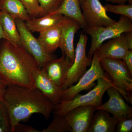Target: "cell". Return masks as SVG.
I'll return each mask as SVG.
<instances>
[{"instance_id":"cell-32","label":"cell","mask_w":132,"mask_h":132,"mask_svg":"<svg viewBox=\"0 0 132 132\" xmlns=\"http://www.w3.org/2000/svg\"><path fill=\"white\" fill-rule=\"evenodd\" d=\"M0 11H1V10H0ZM2 39L6 40V38L4 32H3L1 22H0V41H1Z\"/></svg>"},{"instance_id":"cell-5","label":"cell","mask_w":132,"mask_h":132,"mask_svg":"<svg viewBox=\"0 0 132 132\" xmlns=\"http://www.w3.org/2000/svg\"><path fill=\"white\" fill-rule=\"evenodd\" d=\"M104 71L112 78L113 86L119 91L126 101L132 104V79L123 60L119 59H100Z\"/></svg>"},{"instance_id":"cell-3","label":"cell","mask_w":132,"mask_h":132,"mask_svg":"<svg viewBox=\"0 0 132 132\" xmlns=\"http://www.w3.org/2000/svg\"><path fill=\"white\" fill-rule=\"evenodd\" d=\"M97 85L94 87L84 95L79 94L76 95L71 100L62 101L55 105L53 111L54 114L63 116L77 107L81 106H92L98 107L102 104L103 95L109 88L112 86V81L108 77L101 78L97 80Z\"/></svg>"},{"instance_id":"cell-30","label":"cell","mask_w":132,"mask_h":132,"mask_svg":"<svg viewBox=\"0 0 132 132\" xmlns=\"http://www.w3.org/2000/svg\"><path fill=\"white\" fill-rule=\"evenodd\" d=\"M7 85L0 78V103L3 101Z\"/></svg>"},{"instance_id":"cell-22","label":"cell","mask_w":132,"mask_h":132,"mask_svg":"<svg viewBox=\"0 0 132 132\" xmlns=\"http://www.w3.org/2000/svg\"><path fill=\"white\" fill-rule=\"evenodd\" d=\"M52 122L41 132H72L70 125L64 116L54 114Z\"/></svg>"},{"instance_id":"cell-9","label":"cell","mask_w":132,"mask_h":132,"mask_svg":"<svg viewBox=\"0 0 132 132\" xmlns=\"http://www.w3.org/2000/svg\"><path fill=\"white\" fill-rule=\"evenodd\" d=\"M80 7L87 27L108 26L116 21L108 16L100 0H84Z\"/></svg>"},{"instance_id":"cell-2","label":"cell","mask_w":132,"mask_h":132,"mask_svg":"<svg viewBox=\"0 0 132 132\" xmlns=\"http://www.w3.org/2000/svg\"><path fill=\"white\" fill-rule=\"evenodd\" d=\"M35 60L21 46L4 40L0 47V78L7 85L34 88Z\"/></svg>"},{"instance_id":"cell-19","label":"cell","mask_w":132,"mask_h":132,"mask_svg":"<svg viewBox=\"0 0 132 132\" xmlns=\"http://www.w3.org/2000/svg\"><path fill=\"white\" fill-rule=\"evenodd\" d=\"M63 22L53 28L39 33L38 39L48 54H52L59 47Z\"/></svg>"},{"instance_id":"cell-4","label":"cell","mask_w":132,"mask_h":132,"mask_svg":"<svg viewBox=\"0 0 132 132\" xmlns=\"http://www.w3.org/2000/svg\"><path fill=\"white\" fill-rule=\"evenodd\" d=\"M84 32L91 36V46L88 57L92 59L97 48L106 41L119 36L123 33L132 32V20L124 16L115 23L107 26L88 27L83 28Z\"/></svg>"},{"instance_id":"cell-13","label":"cell","mask_w":132,"mask_h":132,"mask_svg":"<svg viewBox=\"0 0 132 132\" xmlns=\"http://www.w3.org/2000/svg\"><path fill=\"white\" fill-rule=\"evenodd\" d=\"M81 28L79 23L71 18L65 16L62 27L59 48L64 55L73 62L75 50L74 40L76 34Z\"/></svg>"},{"instance_id":"cell-27","label":"cell","mask_w":132,"mask_h":132,"mask_svg":"<svg viewBox=\"0 0 132 132\" xmlns=\"http://www.w3.org/2000/svg\"><path fill=\"white\" fill-rule=\"evenodd\" d=\"M132 118H127L118 121L115 128V132H131Z\"/></svg>"},{"instance_id":"cell-21","label":"cell","mask_w":132,"mask_h":132,"mask_svg":"<svg viewBox=\"0 0 132 132\" xmlns=\"http://www.w3.org/2000/svg\"><path fill=\"white\" fill-rule=\"evenodd\" d=\"M0 10L15 20L18 19L26 22L31 18L19 0H0Z\"/></svg>"},{"instance_id":"cell-11","label":"cell","mask_w":132,"mask_h":132,"mask_svg":"<svg viewBox=\"0 0 132 132\" xmlns=\"http://www.w3.org/2000/svg\"><path fill=\"white\" fill-rule=\"evenodd\" d=\"M96 111L95 107L81 106L73 109L64 116L72 132H87Z\"/></svg>"},{"instance_id":"cell-16","label":"cell","mask_w":132,"mask_h":132,"mask_svg":"<svg viewBox=\"0 0 132 132\" xmlns=\"http://www.w3.org/2000/svg\"><path fill=\"white\" fill-rule=\"evenodd\" d=\"M65 16L60 14H47L39 18H31L25 22L32 32H37L39 34L61 24Z\"/></svg>"},{"instance_id":"cell-8","label":"cell","mask_w":132,"mask_h":132,"mask_svg":"<svg viewBox=\"0 0 132 132\" xmlns=\"http://www.w3.org/2000/svg\"><path fill=\"white\" fill-rule=\"evenodd\" d=\"M87 41V36L81 32L75 50L74 60L69 70L65 81L62 86V90H65L77 82L87 71L88 67L91 65L92 59L88 58L86 53Z\"/></svg>"},{"instance_id":"cell-1","label":"cell","mask_w":132,"mask_h":132,"mask_svg":"<svg viewBox=\"0 0 132 132\" xmlns=\"http://www.w3.org/2000/svg\"><path fill=\"white\" fill-rule=\"evenodd\" d=\"M3 102L7 109L14 132L17 125L27 120L34 114H40L48 119L55 105L36 88L7 86Z\"/></svg>"},{"instance_id":"cell-31","label":"cell","mask_w":132,"mask_h":132,"mask_svg":"<svg viewBox=\"0 0 132 132\" xmlns=\"http://www.w3.org/2000/svg\"><path fill=\"white\" fill-rule=\"evenodd\" d=\"M108 2H111L113 3L119 4H125L128 0H104Z\"/></svg>"},{"instance_id":"cell-7","label":"cell","mask_w":132,"mask_h":132,"mask_svg":"<svg viewBox=\"0 0 132 132\" xmlns=\"http://www.w3.org/2000/svg\"><path fill=\"white\" fill-rule=\"evenodd\" d=\"M15 21L21 46L32 55L39 68L44 67L48 62L55 59L52 54L45 52L38 38H36L27 28L25 22L18 19Z\"/></svg>"},{"instance_id":"cell-10","label":"cell","mask_w":132,"mask_h":132,"mask_svg":"<svg viewBox=\"0 0 132 132\" xmlns=\"http://www.w3.org/2000/svg\"><path fill=\"white\" fill-rule=\"evenodd\" d=\"M106 92L109 99L106 102L96 108L102 109L111 113L118 121L132 118V108L128 105L124 97L114 87L109 88Z\"/></svg>"},{"instance_id":"cell-14","label":"cell","mask_w":132,"mask_h":132,"mask_svg":"<svg viewBox=\"0 0 132 132\" xmlns=\"http://www.w3.org/2000/svg\"><path fill=\"white\" fill-rule=\"evenodd\" d=\"M132 50L128 42L125 33L102 43L97 51L100 59L122 60L128 50Z\"/></svg>"},{"instance_id":"cell-34","label":"cell","mask_w":132,"mask_h":132,"mask_svg":"<svg viewBox=\"0 0 132 132\" xmlns=\"http://www.w3.org/2000/svg\"><path fill=\"white\" fill-rule=\"evenodd\" d=\"M83 1H84V0H79L80 3V4Z\"/></svg>"},{"instance_id":"cell-24","label":"cell","mask_w":132,"mask_h":132,"mask_svg":"<svg viewBox=\"0 0 132 132\" xmlns=\"http://www.w3.org/2000/svg\"><path fill=\"white\" fill-rule=\"evenodd\" d=\"M26 8L31 18L45 15L43 10L40 6L38 0H19Z\"/></svg>"},{"instance_id":"cell-18","label":"cell","mask_w":132,"mask_h":132,"mask_svg":"<svg viewBox=\"0 0 132 132\" xmlns=\"http://www.w3.org/2000/svg\"><path fill=\"white\" fill-rule=\"evenodd\" d=\"M55 14L75 20L83 29L87 27L82 16L79 0H63L57 9L48 14Z\"/></svg>"},{"instance_id":"cell-23","label":"cell","mask_w":132,"mask_h":132,"mask_svg":"<svg viewBox=\"0 0 132 132\" xmlns=\"http://www.w3.org/2000/svg\"><path fill=\"white\" fill-rule=\"evenodd\" d=\"M104 6L107 12L121 15L132 20V4L113 5L106 4Z\"/></svg>"},{"instance_id":"cell-17","label":"cell","mask_w":132,"mask_h":132,"mask_svg":"<svg viewBox=\"0 0 132 132\" xmlns=\"http://www.w3.org/2000/svg\"><path fill=\"white\" fill-rule=\"evenodd\" d=\"M95 112L87 132H114L118 121L108 112L98 109Z\"/></svg>"},{"instance_id":"cell-29","label":"cell","mask_w":132,"mask_h":132,"mask_svg":"<svg viewBox=\"0 0 132 132\" xmlns=\"http://www.w3.org/2000/svg\"><path fill=\"white\" fill-rule=\"evenodd\" d=\"M40 132L35 128L29 126L19 123L15 127L14 132Z\"/></svg>"},{"instance_id":"cell-25","label":"cell","mask_w":132,"mask_h":132,"mask_svg":"<svg viewBox=\"0 0 132 132\" xmlns=\"http://www.w3.org/2000/svg\"><path fill=\"white\" fill-rule=\"evenodd\" d=\"M0 132H11L10 117L3 101L0 103Z\"/></svg>"},{"instance_id":"cell-12","label":"cell","mask_w":132,"mask_h":132,"mask_svg":"<svg viewBox=\"0 0 132 132\" xmlns=\"http://www.w3.org/2000/svg\"><path fill=\"white\" fill-rule=\"evenodd\" d=\"M35 86L55 105L62 100L63 90L48 77L43 68H38L33 74Z\"/></svg>"},{"instance_id":"cell-28","label":"cell","mask_w":132,"mask_h":132,"mask_svg":"<svg viewBox=\"0 0 132 132\" xmlns=\"http://www.w3.org/2000/svg\"><path fill=\"white\" fill-rule=\"evenodd\" d=\"M130 74L132 76V50H129L127 52L125 57L122 59Z\"/></svg>"},{"instance_id":"cell-20","label":"cell","mask_w":132,"mask_h":132,"mask_svg":"<svg viewBox=\"0 0 132 132\" xmlns=\"http://www.w3.org/2000/svg\"><path fill=\"white\" fill-rule=\"evenodd\" d=\"M0 22L6 36V40L15 45L21 46L15 20L6 12L1 10Z\"/></svg>"},{"instance_id":"cell-26","label":"cell","mask_w":132,"mask_h":132,"mask_svg":"<svg viewBox=\"0 0 132 132\" xmlns=\"http://www.w3.org/2000/svg\"><path fill=\"white\" fill-rule=\"evenodd\" d=\"M63 0H38L40 6L43 10L45 15L57 9Z\"/></svg>"},{"instance_id":"cell-33","label":"cell","mask_w":132,"mask_h":132,"mask_svg":"<svg viewBox=\"0 0 132 132\" xmlns=\"http://www.w3.org/2000/svg\"><path fill=\"white\" fill-rule=\"evenodd\" d=\"M127 2H128V4H132V0H128Z\"/></svg>"},{"instance_id":"cell-6","label":"cell","mask_w":132,"mask_h":132,"mask_svg":"<svg viewBox=\"0 0 132 132\" xmlns=\"http://www.w3.org/2000/svg\"><path fill=\"white\" fill-rule=\"evenodd\" d=\"M90 66V68L86 71L75 85H72L63 90L62 100H71L80 92L93 86L95 81L106 76L101 64L100 58L96 51L93 55Z\"/></svg>"},{"instance_id":"cell-15","label":"cell","mask_w":132,"mask_h":132,"mask_svg":"<svg viewBox=\"0 0 132 132\" xmlns=\"http://www.w3.org/2000/svg\"><path fill=\"white\" fill-rule=\"evenodd\" d=\"M72 63L70 59L62 55L60 59L50 61L42 68L50 79L61 88Z\"/></svg>"}]
</instances>
